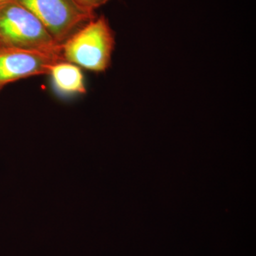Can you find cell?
Masks as SVG:
<instances>
[{"mask_svg":"<svg viewBox=\"0 0 256 256\" xmlns=\"http://www.w3.org/2000/svg\"><path fill=\"white\" fill-rule=\"evenodd\" d=\"M54 86L66 94H85L84 76L78 66L66 62L56 64L50 74Z\"/></svg>","mask_w":256,"mask_h":256,"instance_id":"5b68a950","label":"cell"},{"mask_svg":"<svg viewBox=\"0 0 256 256\" xmlns=\"http://www.w3.org/2000/svg\"><path fill=\"white\" fill-rule=\"evenodd\" d=\"M74 1L84 9L94 12V10L106 4L110 0H74Z\"/></svg>","mask_w":256,"mask_h":256,"instance_id":"8992f818","label":"cell"},{"mask_svg":"<svg viewBox=\"0 0 256 256\" xmlns=\"http://www.w3.org/2000/svg\"><path fill=\"white\" fill-rule=\"evenodd\" d=\"M24 6L44 25L60 45L96 18L74 0H14Z\"/></svg>","mask_w":256,"mask_h":256,"instance_id":"3957f363","label":"cell"},{"mask_svg":"<svg viewBox=\"0 0 256 256\" xmlns=\"http://www.w3.org/2000/svg\"><path fill=\"white\" fill-rule=\"evenodd\" d=\"M10 1V0H0V3Z\"/></svg>","mask_w":256,"mask_h":256,"instance_id":"52a82bcc","label":"cell"},{"mask_svg":"<svg viewBox=\"0 0 256 256\" xmlns=\"http://www.w3.org/2000/svg\"><path fill=\"white\" fill-rule=\"evenodd\" d=\"M2 46L1 43H0V48H2Z\"/></svg>","mask_w":256,"mask_h":256,"instance_id":"ba28073f","label":"cell"},{"mask_svg":"<svg viewBox=\"0 0 256 256\" xmlns=\"http://www.w3.org/2000/svg\"><path fill=\"white\" fill-rule=\"evenodd\" d=\"M60 62H64L60 54L2 47L0 48V90L10 82L50 74L52 67Z\"/></svg>","mask_w":256,"mask_h":256,"instance_id":"277c9868","label":"cell"},{"mask_svg":"<svg viewBox=\"0 0 256 256\" xmlns=\"http://www.w3.org/2000/svg\"><path fill=\"white\" fill-rule=\"evenodd\" d=\"M114 35L105 16L94 18L62 45L64 62L92 72H104L110 66Z\"/></svg>","mask_w":256,"mask_h":256,"instance_id":"6da1fadb","label":"cell"},{"mask_svg":"<svg viewBox=\"0 0 256 256\" xmlns=\"http://www.w3.org/2000/svg\"><path fill=\"white\" fill-rule=\"evenodd\" d=\"M0 43L6 48L62 54V45L31 12L14 0L0 3Z\"/></svg>","mask_w":256,"mask_h":256,"instance_id":"7a4b0ae2","label":"cell"}]
</instances>
